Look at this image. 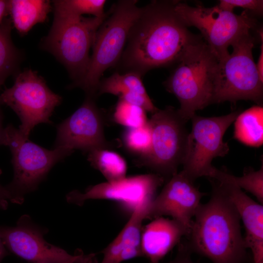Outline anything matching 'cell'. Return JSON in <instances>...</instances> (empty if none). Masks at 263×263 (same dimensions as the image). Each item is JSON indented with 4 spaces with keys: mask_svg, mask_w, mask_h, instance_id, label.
Segmentation results:
<instances>
[{
    "mask_svg": "<svg viewBox=\"0 0 263 263\" xmlns=\"http://www.w3.org/2000/svg\"><path fill=\"white\" fill-rule=\"evenodd\" d=\"M164 182L163 178L154 173L125 177L90 186L83 192L72 190L66 195V199L68 203L78 206L88 200H112L131 208L132 212L141 207L149 206Z\"/></svg>",
    "mask_w": 263,
    "mask_h": 263,
    "instance_id": "cell-13",
    "label": "cell"
},
{
    "mask_svg": "<svg viewBox=\"0 0 263 263\" xmlns=\"http://www.w3.org/2000/svg\"><path fill=\"white\" fill-rule=\"evenodd\" d=\"M218 60L200 38L190 45L165 82L167 90L177 98L180 115L187 122L213 103L214 82Z\"/></svg>",
    "mask_w": 263,
    "mask_h": 263,
    "instance_id": "cell-3",
    "label": "cell"
},
{
    "mask_svg": "<svg viewBox=\"0 0 263 263\" xmlns=\"http://www.w3.org/2000/svg\"><path fill=\"white\" fill-rule=\"evenodd\" d=\"M124 147L129 152L138 156H145L149 152L151 143V132L148 121L140 127L126 128L122 135Z\"/></svg>",
    "mask_w": 263,
    "mask_h": 263,
    "instance_id": "cell-26",
    "label": "cell"
},
{
    "mask_svg": "<svg viewBox=\"0 0 263 263\" xmlns=\"http://www.w3.org/2000/svg\"><path fill=\"white\" fill-rule=\"evenodd\" d=\"M240 113L238 111L210 117L195 114L191 118L192 129L188 135L181 171L189 179L194 182L202 176L209 177L214 168L213 159L228 152L229 146L223 137Z\"/></svg>",
    "mask_w": 263,
    "mask_h": 263,
    "instance_id": "cell-11",
    "label": "cell"
},
{
    "mask_svg": "<svg viewBox=\"0 0 263 263\" xmlns=\"http://www.w3.org/2000/svg\"><path fill=\"white\" fill-rule=\"evenodd\" d=\"M2 105L0 101V146L4 145L5 139V128L3 126V114L1 109Z\"/></svg>",
    "mask_w": 263,
    "mask_h": 263,
    "instance_id": "cell-33",
    "label": "cell"
},
{
    "mask_svg": "<svg viewBox=\"0 0 263 263\" xmlns=\"http://www.w3.org/2000/svg\"><path fill=\"white\" fill-rule=\"evenodd\" d=\"M110 94L126 101L138 106L146 112L154 113L157 109L148 94L142 80V76L132 72H116L108 77L101 80L97 95Z\"/></svg>",
    "mask_w": 263,
    "mask_h": 263,
    "instance_id": "cell-19",
    "label": "cell"
},
{
    "mask_svg": "<svg viewBox=\"0 0 263 263\" xmlns=\"http://www.w3.org/2000/svg\"><path fill=\"white\" fill-rule=\"evenodd\" d=\"M137 2L136 0L117 1L98 28L86 73L77 86L86 96L96 98L104 73L118 63L129 31L141 11Z\"/></svg>",
    "mask_w": 263,
    "mask_h": 263,
    "instance_id": "cell-4",
    "label": "cell"
},
{
    "mask_svg": "<svg viewBox=\"0 0 263 263\" xmlns=\"http://www.w3.org/2000/svg\"><path fill=\"white\" fill-rule=\"evenodd\" d=\"M146 111L142 108L119 98L115 106L113 118L114 121L126 128L140 127L148 121Z\"/></svg>",
    "mask_w": 263,
    "mask_h": 263,
    "instance_id": "cell-27",
    "label": "cell"
},
{
    "mask_svg": "<svg viewBox=\"0 0 263 263\" xmlns=\"http://www.w3.org/2000/svg\"><path fill=\"white\" fill-rule=\"evenodd\" d=\"M9 253L0 238V263H1L5 257L9 255Z\"/></svg>",
    "mask_w": 263,
    "mask_h": 263,
    "instance_id": "cell-34",
    "label": "cell"
},
{
    "mask_svg": "<svg viewBox=\"0 0 263 263\" xmlns=\"http://www.w3.org/2000/svg\"><path fill=\"white\" fill-rule=\"evenodd\" d=\"M233 137L242 143L259 147L263 143V108L253 106L240 112L235 119Z\"/></svg>",
    "mask_w": 263,
    "mask_h": 263,
    "instance_id": "cell-21",
    "label": "cell"
},
{
    "mask_svg": "<svg viewBox=\"0 0 263 263\" xmlns=\"http://www.w3.org/2000/svg\"><path fill=\"white\" fill-rule=\"evenodd\" d=\"M54 12L73 17L92 15L102 18L107 13L104 12L105 0H58L53 1Z\"/></svg>",
    "mask_w": 263,
    "mask_h": 263,
    "instance_id": "cell-25",
    "label": "cell"
},
{
    "mask_svg": "<svg viewBox=\"0 0 263 263\" xmlns=\"http://www.w3.org/2000/svg\"><path fill=\"white\" fill-rule=\"evenodd\" d=\"M263 252V251H260V252ZM254 253H256V252H254Z\"/></svg>",
    "mask_w": 263,
    "mask_h": 263,
    "instance_id": "cell-36",
    "label": "cell"
},
{
    "mask_svg": "<svg viewBox=\"0 0 263 263\" xmlns=\"http://www.w3.org/2000/svg\"><path fill=\"white\" fill-rule=\"evenodd\" d=\"M95 99L86 96L82 105L57 126L53 148H63L72 151L77 149L88 153L110 147L104 133V115Z\"/></svg>",
    "mask_w": 263,
    "mask_h": 263,
    "instance_id": "cell-14",
    "label": "cell"
},
{
    "mask_svg": "<svg viewBox=\"0 0 263 263\" xmlns=\"http://www.w3.org/2000/svg\"><path fill=\"white\" fill-rule=\"evenodd\" d=\"M13 27L7 17L0 24V91L7 78L17 72L21 60V53L12 40Z\"/></svg>",
    "mask_w": 263,
    "mask_h": 263,
    "instance_id": "cell-22",
    "label": "cell"
},
{
    "mask_svg": "<svg viewBox=\"0 0 263 263\" xmlns=\"http://www.w3.org/2000/svg\"><path fill=\"white\" fill-rule=\"evenodd\" d=\"M221 8L233 12L236 7L242 8L253 15H261L263 11L262 0H221L218 4Z\"/></svg>",
    "mask_w": 263,
    "mask_h": 263,
    "instance_id": "cell-28",
    "label": "cell"
},
{
    "mask_svg": "<svg viewBox=\"0 0 263 263\" xmlns=\"http://www.w3.org/2000/svg\"><path fill=\"white\" fill-rule=\"evenodd\" d=\"M174 10L187 27L194 26L200 31L218 61L229 55L228 47L241 36L258 29L254 15L246 10L237 15L218 5L191 6L175 1Z\"/></svg>",
    "mask_w": 263,
    "mask_h": 263,
    "instance_id": "cell-7",
    "label": "cell"
},
{
    "mask_svg": "<svg viewBox=\"0 0 263 263\" xmlns=\"http://www.w3.org/2000/svg\"><path fill=\"white\" fill-rule=\"evenodd\" d=\"M210 181V198L199 207L186 244L192 253L212 263H244L247 248L240 215L221 184L212 179Z\"/></svg>",
    "mask_w": 263,
    "mask_h": 263,
    "instance_id": "cell-2",
    "label": "cell"
},
{
    "mask_svg": "<svg viewBox=\"0 0 263 263\" xmlns=\"http://www.w3.org/2000/svg\"><path fill=\"white\" fill-rule=\"evenodd\" d=\"M87 158L91 166L99 170L108 182L126 177V161L116 152L107 149H96L88 152Z\"/></svg>",
    "mask_w": 263,
    "mask_h": 263,
    "instance_id": "cell-23",
    "label": "cell"
},
{
    "mask_svg": "<svg viewBox=\"0 0 263 263\" xmlns=\"http://www.w3.org/2000/svg\"><path fill=\"white\" fill-rule=\"evenodd\" d=\"M102 18L73 17L54 12L52 27L41 42L66 68L77 87L86 73L96 32L107 16Z\"/></svg>",
    "mask_w": 263,
    "mask_h": 263,
    "instance_id": "cell-5",
    "label": "cell"
},
{
    "mask_svg": "<svg viewBox=\"0 0 263 263\" xmlns=\"http://www.w3.org/2000/svg\"><path fill=\"white\" fill-rule=\"evenodd\" d=\"M9 13V0H0V24Z\"/></svg>",
    "mask_w": 263,
    "mask_h": 263,
    "instance_id": "cell-31",
    "label": "cell"
},
{
    "mask_svg": "<svg viewBox=\"0 0 263 263\" xmlns=\"http://www.w3.org/2000/svg\"><path fill=\"white\" fill-rule=\"evenodd\" d=\"M147 207L142 206L132 212L122 230L101 251L103 258L100 262L96 260L95 254L91 253L85 263H121L142 257L140 238Z\"/></svg>",
    "mask_w": 263,
    "mask_h": 263,
    "instance_id": "cell-17",
    "label": "cell"
},
{
    "mask_svg": "<svg viewBox=\"0 0 263 263\" xmlns=\"http://www.w3.org/2000/svg\"><path fill=\"white\" fill-rule=\"evenodd\" d=\"M151 143L148 153L135 161L167 181L177 173L185 157L188 132L185 121L177 110L168 107L158 109L148 120Z\"/></svg>",
    "mask_w": 263,
    "mask_h": 263,
    "instance_id": "cell-9",
    "label": "cell"
},
{
    "mask_svg": "<svg viewBox=\"0 0 263 263\" xmlns=\"http://www.w3.org/2000/svg\"><path fill=\"white\" fill-rule=\"evenodd\" d=\"M257 70L261 80L263 82V44L261 46L260 54L257 63H256Z\"/></svg>",
    "mask_w": 263,
    "mask_h": 263,
    "instance_id": "cell-32",
    "label": "cell"
},
{
    "mask_svg": "<svg viewBox=\"0 0 263 263\" xmlns=\"http://www.w3.org/2000/svg\"><path fill=\"white\" fill-rule=\"evenodd\" d=\"M0 101L12 109L19 117L20 134L28 138L39 124H51L50 120L62 97L52 91L44 79L31 69L18 72L13 85L0 94Z\"/></svg>",
    "mask_w": 263,
    "mask_h": 263,
    "instance_id": "cell-10",
    "label": "cell"
},
{
    "mask_svg": "<svg viewBox=\"0 0 263 263\" xmlns=\"http://www.w3.org/2000/svg\"><path fill=\"white\" fill-rule=\"evenodd\" d=\"M48 232L24 214L15 226H0V238L9 252L31 263H85L88 254L79 250L72 255L48 243L44 238Z\"/></svg>",
    "mask_w": 263,
    "mask_h": 263,
    "instance_id": "cell-12",
    "label": "cell"
},
{
    "mask_svg": "<svg viewBox=\"0 0 263 263\" xmlns=\"http://www.w3.org/2000/svg\"><path fill=\"white\" fill-rule=\"evenodd\" d=\"M210 179L234 185L253 195L259 203L263 204V166L258 170H248L237 177L214 167Z\"/></svg>",
    "mask_w": 263,
    "mask_h": 263,
    "instance_id": "cell-24",
    "label": "cell"
},
{
    "mask_svg": "<svg viewBox=\"0 0 263 263\" xmlns=\"http://www.w3.org/2000/svg\"><path fill=\"white\" fill-rule=\"evenodd\" d=\"M174 1L154 0L141 7L117 65L142 76L150 70L176 63L200 38L192 35L174 10Z\"/></svg>",
    "mask_w": 263,
    "mask_h": 263,
    "instance_id": "cell-1",
    "label": "cell"
},
{
    "mask_svg": "<svg viewBox=\"0 0 263 263\" xmlns=\"http://www.w3.org/2000/svg\"><path fill=\"white\" fill-rule=\"evenodd\" d=\"M10 202V197L5 187L0 184V209L6 210Z\"/></svg>",
    "mask_w": 263,
    "mask_h": 263,
    "instance_id": "cell-30",
    "label": "cell"
},
{
    "mask_svg": "<svg viewBox=\"0 0 263 263\" xmlns=\"http://www.w3.org/2000/svg\"><path fill=\"white\" fill-rule=\"evenodd\" d=\"M4 145L12 154L14 176L5 186L10 202L21 204L24 196L36 190L51 169L73 151L63 148L45 149L22 136L12 124L5 128Z\"/></svg>",
    "mask_w": 263,
    "mask_h": 263,
    "instance_id": "cell-6",
    "label": "cell"
},
{
    "mask_svg": "<svg viewBox=\"0 0 263 263\" xmlns=\"http://www.w3.org/2000/svg\"><path fill=\"white\" fill-rule=\"evenodd\" d=\"M51 10L48 0H10L9 13L13 26L21 35L36 24L45 22Z\"/></svg>",
    "mask_w": 263,
    "mask_h": 263,
    "instance_id": "cell-20",
    "label": "cell"
},
{
    "mask_svg": "<svg viewBox=\"0 0 263 263\" xmlns=\"http://www.w3.org/2000/svg\"><path fill=\"white\" fill-rule=\"evenodd\" d=\"M204 195L195 186L194 181L181 171L167 181L160 193L148 207L146 218L170 216L190 231L192 218Z\"/></svg>",
    "mask_w": 263,
    "mask_h": 263,
    "instance_id": "cell-15",
    "label": "cell"
},
{
    "mask_svg": "<svg viewBox=\"0 0 263 263\" xmlns=\"http://www.w3.org/2000/svg\"><path fill=\"white\" fill-rule=\"evenodd\" d=\"M61 263H76L74 261H68V262Z\"/></svg>",
    "mask_w": 263,
    "mask_h": 263,
    "instance_id": "cell-35",
    "label": "cell"
},
{
    "mask_svg": "<svg viewBox=\"0 0 263 263\" xmlns=\"http://www.w3.org/2000/svg\"><path fill=\"white\" fill-rule=\"evenodd\" d=\"M189 232L185 226L172 219H153L142 229V257L148 259L150 263H159Z\"/></svg>",
    "mask_w": 263,
    "mask_h": 263,
    "instance_id": "cell-16",
    "label": "cell"
},
{
    "mask_svg": "<svg viewBox=\"0 0 263 263\" xmlns=\"http://www.w3.org/2000/svg\"><path fill=\"white\" fill-rule=\"evenodd\" d=\"M226 193L235 206L245 229V246L251 251L263 249V206L239 188L229 186Z\"/></svg>",
    "mask_w": 263,
    "mask_h": 263,
    "instance_id": "cell-18",
    "label": "cell"
},
{
    "mask_svg": "<svg viewBox=\"0 0 263 263\" xmlns=\"http://www.w3.org/2000/svg\"><path fill=\"white\" fill-rule=\"evenodd\" d=\"M192 253L186 243H180L175 257L167 263H195L191 257Z\"/></svg>",
    "mask_w": 263,
    "mask_h": 263,
    "instance_id": "cell-29",
    "label": "cell"
},
{
    "mask_svg": "<svg viewBox=\"0 0 263 263\" xmlns=\"http://www.w3.org/2000/svg\"><path fill=\"white\" fill-rule=\"evenodd\" d=\"M256 38L251 32L232 44V52L218 61L213 103L249 100L258 104L263 99V84L254 62L252 50Z\"/></svg>",
    "mask_w": 263,
    "mask_h": 263,
    "instance_id": "cell-8",
    "label": "cell"
}]
</instances>
